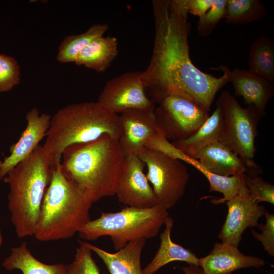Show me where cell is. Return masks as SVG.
<instances>
[{
	"mask_svg": "<svg viewBox=\"0 0 274 274\" xmlns=\"http://www.w3.org/2000/svg\"><path fill=\"white\" fill-rule=\"evenodd\" d=\"M155 37L152 56L141 79L151 100L159 103L171 95L189 98L209 112L217 92L229 82L228 66L215 68L217 78L195 66L189 54L191 24L185 0H154Z\"/></svg>",
	"mask_w": 274,
	"mask_h": 274,
	"instance_id": "obj_1",
	"label": "cell"
},
{
	"mask_svg": "<svg viewBox=\"0 0 274 274\" xmlns=\"http://www.w3.org/2000/svg\"><path fill=\"white\" fill-rule=\"evenodd\" d=\"M124 158L118 140L105 135L67 147L59 165L62 174L88 192L95 202L115 195Z\"/></svg>",
	"mask_w": 274,
	"mask_h": 274,
	"instance_id": "obj_2",
	"label": "cell"
},
{
	"mask_svg": "<svg viewBox=\"0 0 274 274\" xmlns=\"http://www.w3.org/2000/svg\"><path fill=\"white\" fill-rule=\"evenodd\" d=\"M121 133L119 115L110 112L97 101L71 104L51 117L42 146L54 169L67 147L89 143L105 135L118 140Z\"/></svg>",
	"mask_w": 274,
	"mask_h": 274,
	"instance_id": "obj_3",
	"label": "cell"
},
{
	"mask_svg": "<svg viewBox=\"0 0 274 274\" xmlns=\"http://www.w3.org/2000/svg\"><path fill=\"white\" fill-rule=\"evenodd\" d=\"M59 165L53 170L35 229L33 235L39 241L71 238L91 220V195L68 179Z\"/></svg>",
	"mask_w": 274,
	"mask_h": 274,
	"instance_id": "obj_4",
	"label": "cell"
},
{
	"mask_svg": "<svg viewBox=\"0 0 274 274\" xmlns=\"http://www.w3.org/2000/svg\"><path fill=\"white\" fill-rule=\"evenodd\" d=\"M53 170L42 146L39 145L3 178L10 188L11 220L20 238L33 235Z\"/></svg>",
	"mask_w": 274,
	"mask_h": 274,
	"instance_id": "obj_5",
	"label": "cell"
},
{
	"mask_svg": "<svg viewBox=\"0 0 274 274\" xmlns=\"http://www.w3.org/2000/svg\"><path fill=\"white\" fill-rule=\"evenodd\" d=\"M169 214L161 205L148 208L127 207L113 213L101 212L79 230V236L93 241L108 236L116 251L131 241L156 236L164 225Z\"/></svg>",
	"mask_w": 274,
	"mask_h": 274,
	"instance_id": "obj_6",
	"label": "cell"
},
{
	"mask_svg": "<svg viewBox=\"0 0 274 274\" xmlns=\"http://www.w3.org/2000/svg\"><path fill=\"white\" fill-rule=\"evenodd\" d=\"M216 102L221 108L224 119L219 142L228 146L243 160L249 168L247 175L258 176L262 169L255 162L254 158L257 126L262 117L253 107L243 108L227 91L221 93Z\"/></svg>",
	"mask_w": 274,
	"mask_h": 274,
	"instance_id": "obj_7",
	"label": "cell"
},
{
	"mask_svg": "<svg viewBox=\"0 0 274 274\" xmlns=\"http://www.w3.org/2000/svg\"><path fill=\"white\" fill-rule=\"evenodd\" d=\"M138 155L147 167L146 177L159 204L167 210L174 207L186 190L187 167L181 160L154 150L144 148Z\"/></svg>",
	"mask_w": 274,
	"mask_h": 274,
	"instance_id": "obj_8",
	"label": "cell"
},
{
	"mask_svg": "<svg viewBox=\"0 0 274 274\" xmlns=\"http://www.w3.org/2000/svg\"><path fill=\"white\" fill-rule=\"evenodd\" d=\"M155 108L157 124L167 140L177 142L192 135L209 116L194 101L180 95L164 98Z\"/></svg>",
	"mask_w": 274,
	"mask_h": 274,
	"instance_id": "obj_9",
	"label": "cell"
},
{
	"mask_svg": "<svg viewBox=\"0 0 274 274\" xmlns=\"http://www.w3.org/2000/svg\"><path fill=\"white\" fill-rule=\"evenodd\" d=\"M142 71L128 72L109 80L97 101L110 112L120 115L130 109H155L146 93Z\"/></svg>",
	"mask_w": 274,
	"mask_h": 274,
	"instance_id": "obj_10",
	"label": "cell"
},
{
	"mask_svg": "<svg viewBox=\"0 0 274 274\" xmlns=\"http://www.w3.org/2000/svg\"><path fill=\"white\" fill-rule=\"evenodd\" d=\"M145 166L138 155L125 156L115 192L120 203L139 208H151L159 204L144 172Z\"/></svg>",
	"mask_w": 274,
	"mask_h": 274,
	"instance_id": "obj_11",
	"label": "cell"
},
{
	"mask_svg": "<svg viewBox=\"0 0 274 274\" xmlns=\"http://www.w3.org/2000/svg\"><path fill=\"white\" fill-rule=\"evenodd\" d=\"M154 110L130 109L119 115L121 133L118 142L125 156L138 155L152 141L164 136L156 121Z\"/></svg>",
	"mask_w": 274,
	"mask_h": 274,
	"instance_id": "obj_12",
	"label": "cell"
},
{
	"mask_svg": "<svg viewBox=\"0 0 274 274\" xmlns=\"http://www.w3.org/2000/svg\"><path fill=\"white\" fill-rule=\"evenodd\" d=\"M225 203L228 213L218 238L223 243L238 247L245 230L257 227L259 219L266 210L253 202L248 193L238 195Z\"/></svg>",
	"mask_w": 274,
	"mask_h": 274,
	"instance_id": "obj_13",
	"label": "cell"
},
{
	"mask_svg": "<svg viewBox=\"0 0 274 274\" xmlns=\"http://www.w3.org/2000/svg\"><path fill=\"white\" fill-rule=\"evenodd\" d=\"M51 118L49 114H40L37 108H33L27 113L26 128L18 141L10 147V155L2 161L0 179H3L9 171L26 159L39 145V143L46 136Z\"/></svg>",
	"mask_w": 274,
	"mask_h": 274,
	"instance_id": "obj_14",
	"label": "cell"
},
{
	"mask_svg": "<svg viewBox=\"0 0 274 274\" xmlns=\"http://www.w3.org/2000/svg\"><path fill=\"white\" fill-rule=\"evenodd\" d=\"M227 73L236 96L242 97L245 105L264 116L266 105L274 94V82L245 68L236 67L231 71L228 67Z\"/></svg>",
	"mask_w": 274,
	"mask_h": 274,
	"instance_id": "obj_15",
	"label": "cell"
},
{
	"mask_svg": "<svg viewBox=\"0 0 274 274\" xmlns=\"http://www.w3.org/2000/svg\"><path fill=\"white\" fill-rule=\"evenodd\" d=\"M265 264L263 259L246 255L238 247L223 242L215 243L208 255L198 259L204 274H230L242 268H260Z\"/></svg>",
	"mask_w": 274,
	"mask_h": 274,
	"instance_id": "obj_16",
	"label": "cell"
},
{
	"mask_svg": "<svg viewBox=\"0 0 274 274\" xmlns=\"http://www.w3.org/2000/svg\"><path fill=\"white\" fill-rule=\"evenodd\" d=\"M194 159L204 170L213 174L229 177L249 173L243 160L230 148L216 141L199 151Z\"/></svg>",
	"mask_w": 274,
	"mask_h": 274,
	"instance_id": "obj_17",
	"label": "cell"
},
{
	"mask_svg": "<svg viewBox=\"0 0 274 274\" xmlns=\"http://www.w3.org/2000/svg\"><path fill=\"white\" fill-rule=\"evenodd\" d=\"M79 241L101 259L110 274H143L141 255L146 239L129 242L115 253H110L88 242Z\"/></svg>",
	"mask_w": 274,
	"mask_h": 274,
	"instance_id": "obj_18",
	"label": "cell"
},
{
	"mask_svg": "<svg viewBox=\"0 0 274 274\" xmlns=\"http://www.w3.org/2000/svg\"><path fill=\"white\" fill-rule=\"evenodd\" d=\"M173 225L174 220L169 216L164 224L165 228L160 235L159 247L153 258L143 269V274H154L163 266L175 261L198 265L199 258L194 253L172 241L171 232Z\"/></svg>",
	"mask_w": 274,
	"mask_h": 274,
	"instance_id": "obj_19",
	"label": "cell"
},
{
	"mask_svg": "<svg viewBox=\"0 0 274 274\" xmlns=\"http://www.w3.org/2000/svg\"><path fill=\"white\" fill-rule=\"evenodd\" d=\"M224 125L223 113L216 102V108L199 128L188 138L172 142L188 157L194 158L198 152L211 143L219 141Z\"/></svg>",
	"mask_w": 274,
	"mask_h": 274,
	"instance_id": "obj_20",
	"label": "cell"
},
{
	"mask_svg": "<svg viewBox=\"0 0 274 274\" xmlns=\"http://www.w3.org/2000/svg\"><path fill=\"white\" fill-rule=\"evenodd\" d=\"M118 54L117 39L102 37L91 42L77 56L74 63L98 73L105 72Z\"/></svg>",
	"mask_w": 274,
	"mask_h": 274,
	"instance_id": "obj_21",
	"label": "cell"
},
{
	"mask_svg": "<svg viewBox=\"0 0 274 274\" xmlns=\"http://www.w3.org/2000/svg\"><path fill=\"white\" fill-rule=\"evenodd\" d=\"M2 265L9 270L19 269L22 274H66V265L47 264L41 262L33 256L25 242L12 248L10 254Z\"/></svg>",
	"mask_w": 274,
	"mask_h": 274,
	"instance_id": "obj_22",
	"label": "cell"
},
{
	"mask_svg": "<svg viewBox=\"0 0 274 274\" xmlns=\"http://www.w3.org/2000/svg\"><path fill=\"white\" fill-rule=\"evenodd\" d=\"M249 70L274 82V42L262 36L251 44L248 57Z\"/></svg>",
	"mask_w": 274,
	"mask_h": 274,
	"instance_id": "obj_23",
	"label": "cell"
},
{
	"mask_svg": "<svg viewBox=\"0 0 274 274\" xmlns=\"http://www.w3.org/2000/svg\"><path fill=\"white\" fill-rule=\"evenodd\" d=\"M108 28L107 24L98 23L83 33L66 36L59 46L57 60L61 63L74 62L80 51L91 42L104 37Z\"/></svg>",
	"mask_w": 274,
	"mask_h": 274,
	"instance_id": "obj_24",
	"label": "cell"
},
{
	"mask_svg": "<svg viewBox=\"0 0 274 274\" xmlns=\"http://www.w3.org/2000/svg\"><path fill=\"white\" fill-rule=\"evenodd\" d=\"M191 165L207 178L210 184V192L217 191L223 195L222 198L212 199L211 202L214 204L225 203L239 194H249L244 182L243 174L229 177L213 174L203 170L195 159L193 160Z\"/></svg>",
	"mask_w": 274,
	"mask_h": 274,
	"instance_id": "obj_25",
	"label": "cell"
},
{
	"mask_svg": "<svg viewBox=\"0 0 274 274\" xmlns=\"http://www.w3.org/2000/svg\"><path fill=\"white\" fill-rule=\"evenodd\" d=\"M225 22L247 24L262 19L266 13L264 4L258 0H227Z\"/></svg>",
	"mask_w": 274,
	"mask_h": 274,
	"instance_id": "obj_26",
	"label": "cell"
},
{
	"mask_svg": "<svg viewBox=\"0 0 274 274\" xmlns=\"http://www.w3.org/2000/svg\"><path fill=\"white\" fill-rule=\"evenodd\" d=\"M73 261L66 265V274H101L92 255V251L79 241Z\"/></svg>",
	"mask_w": 274,
	"mask_h": 274,
	"instance_id": "obj_27",
	"label": "cell"
},
{
	"mask_svg": "<svg viewBox=\"0 0 274 274\" xmlns=\"http://www.w3.org/2000/svg\"><path fill=\"white\" fill-rule=\"evenodd\" d=\"M20 66L15 59L0 54V92H7L19 84Z\"/></svg>",
	"mask_w": 274,
	"mask_h": 274,
	"instance_id": "obj_28",
	"label": "cell"
},
{
	"mask_svg": "<svg viewBox=\"0 0 274 274\" xmlns=\"http://www.w3.org/2000/svg\"><path fill=\"white\" fill-rule=\"evenodd\" d=\"M243 178L253 202L259 203L264 201L274 204L273 185L258 176L251 177L244 173Z\"/></svg>",
	"mask_w": 274,
	"mask_h": 274,
	"instance_id": "obj_29",
	"label": "cell"
},
{
	"mask_svg": "<svg viewBox=\"0 0 274 274\" xmlns=\"http://www.w3.org/2000/svg\"><path fill=\"white\" fill-rule=\"evenodd\" d=\"M227 0H214L208 11L199 18L197 22V32L199 36H209L220 20L226 16Z\"/></svg>",
	"mask_w": 274,
	"mask_h": 274,
	"instance_id": "obj_30",
	"label": "cell"
},
{
	"mask_svg": "<svg viewBox=\"0 0 274 274\" xmlns=\"http://www.w3.org/2000/svg\"><path fill=\"white\" fill-rule=\"evenodd\" d=\"M264 216L265 217V224H259L257 227L261 231L258 233L254 230L251 232L253 236L260 242L264 250L270 256H274V215L266 210Z\"/></svg>",
	"mask_w": 274,
	"mask_h": 274,
	"instance_id": "obj_31",
	"label": "cell"
},
{
	"mask_svg": "<svg viewBox=\"0 0 274 274\" xmlns=\"http://www.w3.org/2000/svg\"><path fill=\"white\" fill-rule=\"evenodd\" d=\"M188 13L203 16L211 8L214 0H185Z\"/></svg>",
	"mask_w": 274,
	"mask_h": 274,
	"instance_id": "obj_32",
	"label": "cell"
},
{
	"mask_svg": "<svg viewBox=\"0 0 274 274\" xmlns=\"http://www.w3.org/2000/svg\"><path fill=\"white\" fill-rule=\"evenodd\" d=\"M185 274H204L202 269L198 265L189 264L181 267Z\"/></svg>",
	"mask_w": 274,
	"mask_h": 274,
	"instance_id": "obj_33",
	"label": "cell"
},
{
	"mask_svg": "<svg viewBox=\"0 0 274 274\" xmlns=\"http://www.w3.org/2000/svg\"><path fill=\"white\" fill-rule=\"evenodd\" d=\"M2 161L0 160V167L2 164ZM2 242H3V238H2V236L1 230H0V246L2 245Z\"/></svg>",
	"mask_w": 274,
	"mask_h": 274,
	"instance_id": "obj_34",
	"label": "cell"
}]
</instances>
